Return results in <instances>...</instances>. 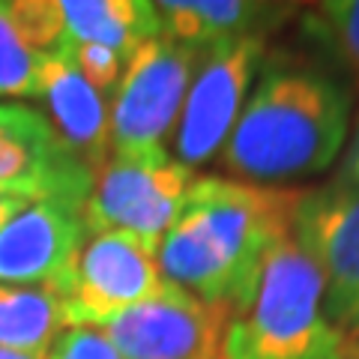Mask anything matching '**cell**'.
Instances as JSON below:
<instances>
[{
  "label": "cell",
  "instance_id": "6da1fadb",
  "mask_svg": "<svg viewBox=\"0 0 359 359\" xmlns=\"http://www.w3.org/2000/svg\"><path fill=\"white\" fill-rule=\"evenodd\" d=\"M302 189L195 177L159 243V269L180 290L228 314L249 302L266 252L294 233Z\"/></svg>",
  "mask_w": 359,
  "mask_h": 359
},
{
  "label": "cell",
  "instance_id": "7a4b0ae2",
  "mask_svg": "<svg viewBox=\"0 0 359 359\" xmlns=\"http://www.w3.org/2000/svg\"><path fill=\"white\" fill-rule=\"evenodd\" d=\"M351 108V90L327 69L273 57L257 72L219 162L233 180L257 186L318 177L347 147Z\"/></svg>",
  "mask_w": 359,
  "mask_h": 359
},
{
  "label": "cell",
  "instance_id": "3957f363",
  "mask_svg": "<svg viewBox=\"0 0 359 359\" xmlns=\"http://www.w3.org/2000/svg\"><path fill=\"white\" fill-rule=\"evenodd\" d=\"M224 359H344L323 278L294 233L266 252L249 302L224 327Z\"/></svg>",
  "mask_w": 359,
  "mask_h": 359
},
{
  "label": "cell",
  "instance_id": "277c9868",
  "mask_svg": "<svg viewBox=\"0 0 359 359\" xmlns=\"http://www.w3.org/2000/svg\"><path fill=\"white\" fill-rule=\"evenodd\" d=\"M192 183V168L177 162L168 150L144 156L111 153L93 174L81 222L87 233H129L159 249Z\"/></svg>",
  "mask_w": 359,
  "mask_h": 359
},
{
  "label": "cell",
  "instance_id": "5b68a950",
  "mask_svg": "<svg viewBox=\"0 0 359 359\" xmlns=\"http://www.w3.org/2000/svg\"><path fill=\"white\" fill-rule=\"evenodd\" d=\"M204 51L153 36L132 51L117 90L111 93V153L144 156L168 150L189 84Z\"/></svg>",
  "mask_w": 359,
  "mask_h": 359
},
{
  "label": "cell",
  "instance_id": "8992f818",
  "mask_svg": "<svg viewBox=\"0 0 359 359\" xmlns=\"http://www.w3.org/2000/svg\"><path fill=\"white\" fill-rule=\"evenodd\" d=\"M156 245L129 233H87L69 273L54 294L66 311V327H99L120 311L165 294Z\"/></svg>",
  "mask_w": 359,
  "mask_h": 359
},
{
  "label": "cell",
  "instance_id": "52a82bcc",
  "mask_svg": "<svg viewBox=\"0 0 359 359\" xmlns=\"http://www.w3.org/2000/svg\"><path fill=\"white\" fill-rule=\"evenodd\" d=\"M294 237L323 278V309L344 341L359 335V186L302 189Z\"/></svg>",
  "mask_w": 359,
  "mask_h": 359
},
{
  "label": "cell",
  "instance_id": "ba28073f",
  "mask_svg": "<svg viewBox=\"0 0 359 359\" xmlns=\"http://www.w3.org/2000/svg\"><path fill=\"white\" fill-rule=\"evenodd\" d=\"M264 54L266 39L261 36L231 39L204 51L171 135L177 162L198 168L222 153L264 66Z\"/></svg>",
  "mask_w": 359,
  "mask_h": 359
},
{
  "label": "cell",
  "instance_id": "9c48e42d",
  "mask_svg": "<svg viewBox=\"0 0 359 359\" xmlns=\"http://www.w3.org/2000/svg\"><path fill=\"white\" fill-rule=\"evenodd\" d=\"M231 314L171 285L129 311L99 323L123 359H224Z\"/></svg>",
  "mask_w": 359,
  "mask_h": 359
},
{
  "label": "cell",
  "instance_id": "30bf717a",
  "mask_svg": "<svg viewBox=\"0 0 359 359\" xmlns=\"http://www.w3.org/2000/svg\"><path fill=\"white\" fill-rule=\"evenodd\" d=\"M84 240L81 210L36 201L0 228V285L57 290Z\"/></svg>",
  "mask_w": 359,
  "mask_h": 359
},
{
  "label": "cell",
  "instance_id": "8fae6325",
  "mask_svg": "<svg viewBox=\"0 0 359 359\" xmlns=\"http://www.w3.org/2000/svg\"><path fill=\"white\" fill-rule=\"evenodd\" d=\"M39 99L60 144L96 174L111 156V99L90 87L66 54H45Z\"/></svg>",
  "mask_w": 359,
  "mask_h": 359
},
{
  "label": "cell",
  "instance_id": "7c38bea8",
  "mask_svg": "<svg viewBox=\"0 0 359 359\" xmlns=\"http://www.w3.org/2000/svg\"><path fill=\"white\" fill-rule=\"evenodd\" d=\"M156 13L162 36L207 51L231 39H266V33L290 15V6L257 0H162Z\"/></svg>",
  "mask_w": 359,
  "mask_h": 359
},
{
  "label": "cell",
  "instance_id": "4fadbf2b",
  "mask_svg": "<svg viewBox=\"0 0 359 359\" xmlns=\"http://www.w3.org/2000/svg\"><path fill=\"white\" fill-rule=\"evenodd\" d=\"M66 25V48L78 42H93L114 48L123 57L153 36H162V21L156 4L147 0H60Z\"/></svg>",
  "mask_w": 359,
  "mask_h": 359
},
{
  "label": "cell",
  "instance_id": "5bb4252c",
  "mask_svg": "<svg viewBox=\"0 0 359 359\" xmlns=\"http://www.w3.org/2000/svg\"><path fill=\"white\" fill-rule=\"evenodd\" d=\"M63 330L66 311L51 287L0 285V347L45 359Z\"/></svg>",
  "mask_w": 359,
  "mask_h": 359
},
{
  "label": "cell",
  "instance_id": "9a60e30c",
  "mask_svg": "<svg viewBox=\"0 0 359 359\" xmlns=\"http://www.w3.org/2000/svg\"><path fill=\"white\" fill-rule=\"evenodd\" d=\"M42 60L45 54H36L18 36L9 21L6 4H0V96L39 99Z\"/></svg>",
  "mask_w": 359,
  "mask_h": 359
},
{
  "label": "cell",
  "instance_id": "2e32d148",
  "mask_svg": "<svg viewBox=\"0 0 359 359\" xmlns=\"http://www.w3.org/2000/svg\"><path fill=\"white\" fill-rule=\"evenodd\" d=\"M306 25L359 84V0H330L314 6L306 15Z\"/></svg>",
  "mask_w": 359,
  "mask_h": 359
},
{
  "label": "cell",
  "instance_id": "e0dca14e",
  "mask_svg": "<svg viewBox=\"0 0 359 359\" xmlns=\"http://www.w3.org/2000/svg\"><path fill=\"white\" fill-rule=\"evenodd\" d=\"M6 13L18 36L36 54H63L66 51V25L60 0H13Z\"/></svg>",
  "mask_w": 359,
  "mask_h": 359
},
{
  "label": "cell",
  "instance_id": "ac0fdd59",
  "mask_svg": "<svg viewBox=\"0 0 359 359\" xmlns=\"http://www.w3.org/2000/svg\"><path fill=\"white\" fill-rule=\"evenodd\" d=\"M63 54L69 57V63L90 87H96L99 93H105L111 99V93L117 90L123 78V69H126V57L123 54H117L114 48H105V45H93V42L69 45Z\"/></svg>",
  "mask_w": 359,
  "mask_h": 359
},
{
  "label": "cell",
  "instance_id": "d6986e66",
  "mask_svg": "<svg viewBox=\"0 0 359 359\" xmlns=\"http://www.w3.org/2000/svg\"><path fill=\"white\" fill-rule=\"evenodd\" d=\"M45 359H123L99 327H66Z\"/></svg>",
  "mask_w": 359,
  "mask_h": 359
},
{
  "label": "cell",
  "instance_id": "ffe728a7",
  "mask_svg": "<svg viewBox=\"0 0 359 359\" xmlns=\"http://www.w3.org/2000/svg\"><path fill=\"white\" fill-rule=\"evenodd\" d=\"M335 180H344V183H353L359 186V117H356V126L347 138V147H344V159L339 168V177Z\"/></svg>",
  "mask_w": 359,
  "mask_h": 359
},
{
  "label": "cell",
  "instance_id": "44dd1931",
  "mask_svg": "<svg viewBox=\"0 0 359 359\" xmlns=\"http://www.w3.org/2000/svg\"><path fill=\"white\" fill-rule=\"evenodd\" d=\"M30 207V201L25 198H13V195H0V228L9 222V219H15L21 210H27Z\"/></svg>",
  "mask_w": 359,
  "mask_h": 359
},
{
  "label": "cell",
  "instance_id": "7402d4cb",
  "mask_svg": "<svg viewBox=\"0 0 359 359\" xmlns=\"http://www.w3.org/2000/svg\"><path fill=\"white\" fill-rule=\"evenodd\" d=\"M344 359H359V335H353L351 341H344Z\"/></svg>",
  "mask_w": 359,
  "mask_h": 359
},
{
  "label": "cell",
  "instance_id": "603a6c76",
  "mask_svg": "<svg viewBox=\"0 0 359 359\" xmlns=\"http://www.w3.org/2000/svg\"><path fill=\"white\" fill-rule=\"evenodd\" d=\"M0 359H42V356H30L21 351H9V347H0Z\"/></svg>",
  "mask_w": 359,
  "mask_h": 359
}]
</instances>
